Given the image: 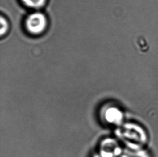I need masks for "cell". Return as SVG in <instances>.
Masks as SVG:
<instances>
[{
  "label": "cell",
  "instance_id": "1",
  "mask_svg": "<svg viewBox=\"0 0 158 157\" xmlns=\"http://www.w3.org/2000/svg\"><path fill=\"white\" fill-rule=\"evenodd\" d=\"M125 146L143 147L148 141V133L141 125L135 123H126L117 132Z\"/></svg>",
  "mask_w": 158,
  "mask_h": 157
},
{
  "label": "cell",
  "instance_id": "2",
  "mask_svg": "<svg viewBox=\"0 0 158 157\" xmlns=\"http://www.w3.org/2000/svg\"><path fill=\"white\" fill-rule=\"evenodd\" d=\"M48 19L43 13L35 11L26 17L24 26L27 31L34 36H38L45 32L48 27Z\"/></svg>",
  "mask_w": 158,
  "mask_h": 157
},
{
  "label": "cell",
  "instance_id": "3",
  "mask_svg": "<svg viewBox=\"0 0 158 157\" xmlns=\"http://www.w3.org/2000/svg\"><path fill=\"white\" fill-rule=\"evenodd\" d=\"M123 148L117 140L107 138L101 143L99 149L101 157H120L123 151Z\"/></svg>",
  "mask_w": 158,
  "mask_h": 157
},
{
  "label": "cell",
  "instance_id": "4",
  "mask_svg": "<svg viewBox=\"0 0 158 157\" xmlns=\"http://www.w3.org/2000/svg\"><path fill=\"white\" fill-rule=\"evenodd\" d=\"M104 117L109 124L119 125L123 120V114L122 111L117 107H110L105 110Z\"/></svg>",
  "mask_w": 158,
  "mask_h": 157
},
{
  "label": "cell",
  "instance_id": "5",
  "mask_svg": "<svg viewBox=\"0 0 158 157\" xmlns=\"http://www.w3.org/2000/svg\"><path fill=\"white\" fill-rule=\"evenodd\" d=\"M120 157H151L143 147L125 146Z\"/></svg>",
  "mask_w": 158,
  "mask_h": 157
},
{
  "label": "cell",
  "instance_id": "6",
  "mask_svg": "<svg viewBox=\"0 0 158 157\" xmlns=\"http://www.w3.org/2000/svg\"><path fill=\"white\" fill-rule=\"evenodd\" d=\"M25 6L29 8L39 9L43 8L48 0H21Z\"/></svg>",
  "mask_w": 158,
  "mask_h": 157
},
{
  "label": "cell",
  "instance_id": "7",
  "mask_svg": "<svg viewBox=\"0 0 158 157\" xmlns=\"http://www.w3.org/2000/svg\"><path fill=\"white\" fill-rule=\"evenodd\" d=\"M1 35L2 36L6 34L9 29L8 22L2 16L1 17Z\"/></svg>",
  "mask_w": 158,
  "mask_h": 157
}]
</instances>
